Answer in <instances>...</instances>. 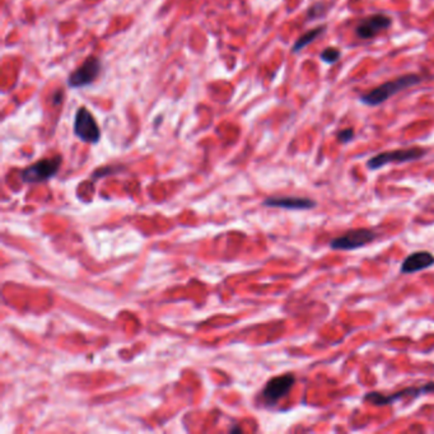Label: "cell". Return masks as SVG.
<instances>
[{
	"mask_svg": "<svg viewBox=\"0 0 434 434\" xmlns=\"http://www.w3.org/2000/svg\"><path fill=\"white\" fill-rule=\"evenodd\" d=\"M420 82L422 77L416 74H406L376 87L374 90L361 97V101L367 106H379L381 103L386 102L392 96L398 95V92L411 88L414 85H419Z\"/></svg>",
	"mask_w": 434,
	"mask_h": 434,
	"instance_id": "cell-1",
	"label": "cell"
},
{
	"mask_svg": "<svg viewBox=\"0 0 434 434\" xmlns=\"http://www.w3.org/2000/svg\"><path fill=\"white\" fill-rule=\"evenodd\" d=\"M427 151L423 148H408L396 151L382 152L380 154L371 158L367 162L368 169H379L388 163H405L418 161L425 156Z\"/></svg>",
	"mask_w": 434,
	"mask_h": 434,
	"instance_id": "cell-2",
	"label": "cell"
},
{
	"mask_svg": "<svg viewBox=\"0 0 434 434\" xmlns=\"http://www.w3.org/2000/svg\"><path fill=\"white\" fill-rule=\"evenodd\" d=\"M74 134L82 142L91 144H96L101 138V132L97 125L96 119L85 107H80L77 111L75 122H74Z\"/></svg>",
	"mask_w": 434,
	"mask_h": 434,
	"instance_id": "cell-3",
	"label": "cell"
},
{
	"mask_svg": "<svg viewBox=\"0 0 434 434\" xmlns=\"http://www.w3.org/2000/svg\"><path fill=\"white\" fill-rule=\"evenodd\" d=\"M60 164V156H55V157L38 161V162L22 171V174H21L22 180L24 182H31V184L46 181V180L54 177L58 174Z\"/></svg>",
	"mask_w": 434,
	"mask_h": 434,
	"instance_id": "cell-4",
	"label": "cell"
},
{
	"mask_svg": "<svg viewBox=\"0 0 434 434\" xmlns=\"http://www.w3.org/2000/svg\"><path fill=\"white\" fill-rule=\"evenodd\" d=\"M377 233L371 229H353L348 231L345 235H339L330 242V248L334 250H356V248L367 246L368 243L374 241Z\"/></svg>",
	"mask_w": 434,
	"mask_h": 434,
	"instance_id": "cell-5",
	"label": "cell"
},
{
	"mask_svg": "<svg viewBox=\"0 0 434 434\" xmlns=\"http://www.w3.org/2000/svg\"><path fill=\"white\" fill-rule=\"evenodd\" d=\"M101 72V61L96 56H90L85 59L80 67L74 70L68 78V85L73 88H79L85 85H91L96 80Z\"/></svg>",
	"mask_w": 434,
	"mask_h": 434,
	"instance_id": "cell-6",
	"label": "cell"
},
{
	"mask_svg": "<svg viewBox=\"0 0 434 434\" xmlns=\"http://www.w3.org/2000/svg\"><path fill=\"white\" fill-rule=\"evenodd\" d=\"M295 383H296V377L293 374H283L274 377L266 383L265 388L263 391V398H265L268 404H275L290 391Z\"/></svg>",
	"mask_w": 434,
	"mask_h": 434,
	"instance_id": "cell-7",
	"label": "cell"
},
{
	"mask_svg": "<svg viewBox=\"0 0 434 434\" xmlns=\"http://www.w3.org/2000/svg\"><path fill=\"white\" fill-rule=\"evenodd\" d=\"M392 19L386 14H374L368 18L363 19L356 27V36L362 40H369L377 36L382 31L391 27Z\"/></svg>",
	"mask_w": 434,
	"mask_h": 434,
	"instance_id": "cell-8",
	"label": "cell"
},
{
	"mask_svg": "<svg viewBox=\"0 0 434 434\" xmlns=\"http://www.w3.org/2000/svg\"><path fill=\"white\" fill-rule=\"evenodd\" d=\"M264 204L268 206L290 209V211H308L316 206L314 200L301 196H274L266 199Z\"/></svg>",
	"mask_w": 434,
	"mask_h": 434,
	"instance_id": "cell-9",
	"label": "cell"
},
{
	"mask_svg": "<svg viewBox=\"0 0 434 434\" xmlns=\"http://www.w3.org/2000/svg\"><path fill=\"white\" fill-rule=\"evenodd\" d=\"M420 395H423L420 387L419 388H416V387H406L404 390L395 392L392 395H382L380 392H368L367 395L364 396V400L369 401L371 404L382 406V405L392 404L393 401L400 400V398H418Z\"/></svg>",
	"mask_w": 434,
	"mask_h": 434,
	"instance_id": "cell-10",
	"label": "cell"
},
{
	"mask_svg": "<svg viewBox=\"0 0 434 434\" xmlns=\"http://www.w3.org/2000/svg\"><path fill=\"white\" fill-rule=\"evenodd\" d=\"M434 265V256L427 251H419L409 255L404 260L401 265V272L403 274H413V272H420L424 269H428Z\"/></svg>",
	"mask_w": 434,
	"mask_h": 434,
	"instance_id": "cell-11",
	"label": "cell"
},
{
	"mask_svg": "<svg viewBox=\"0 0 434 434\" xmlns=\"http://www.w3.org/2000/svg\"><path fill=\"white\" fill-rule=\"evenodd\" d=\"M325 31L326 26H319V27H316L314 30L307 31L305 35H302V36L297 40L295 46L292 48V51H293V53H300L303 48H307L308 45H311L314 41H316Z\"/></svg>",
	"mask_w": 434,
	"mask_h": 434,
	"instance_id": "cell-12",
	"label": "cell"
},
{
	"mask_svg": "<svg viewBox=\"0 0 434 434\" xmlns=\"http://www.w3.org/2000/svg\"><path fill=\"white\" fill-rule=\"evenodd\" d=\"M321 60L325 61L326 64H335L340 60L342 53L337 48H327L321 53Z\"/></svg>",
	"mask_w": 434,
	"mask_h": 434,
	"instance_id": "cell-13",
	"label": "cell"
},
{
	"mask_svg": "<svg viewBox=\"0 0 434 434\" xmlns=\"http://www.w3.org/2000/svg\"><path fill=\"white\" fill-rule=\"evenodd\" d=\"M354 138V130L351 129V127H348V129H344L342 132H339L338 134V140L340 143H343V144H346V143H349Z\"/></svg>",
	"mask_w": 434,
	"mask_h": 434,
	"instance_id": "cell-14",
	"label": "cell"
},
{
	"mask_svg": "<svg viewBox=\"0 0 434 434\" xmlns=\"http://www.w3.org/2000/svg\"><path fill=\"white\" fill-rule=\"evenodd\" d=\"M420 390H422V393L434 392V382H430V383H427L425 386L420 387Z\"/></svg>",
	"mask_w": 434,
	"mask_h": 434,
	"instance_id": "cell-15",
	"label": "cell"
}]
</instances>
